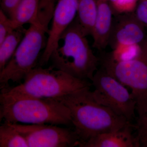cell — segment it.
Returning a JSON list of instances; mask_svg holds the SVG:
<instances>
[{
  "mask_svg": "<svg viewBox=\"0 0 147 147\" xmlns=\"http://www.w3.org/2000/svg\"><path fill=\"white\" fill-rule=\"evenodd\" d=\"M86 36L75 18L61 36L50 58L51 66L70 76L92 81L99 67Z\"/></svg>",
  "mask_w": 147,
  "mask_h": 147,
  "instance_id": "obj_2",
  "label": "cell"
},
{
  "mask_svg": "<svg viewBox=\"0 0 147 147\" xmlns=\"http://www.w3.org/2000/svg\"><path fill=\"white\" fill-rule=\"evenodd\" d=\"M0 147H29L26 140L10 124L0 126Z\"/></svg>",
  "mask_w": 147,
  "mask_h": 147,
  "instance_id": "obj_16",
  "label": "cell"
},
{
  "mask_svg": "<svg viewBox=\"0 0 147 147\" xmlns=\"http://www.w3.org/2000/svg\"><path fill=\"white\" fill-rule=\"evenodd\" d=\"M21 0H1V9L10 18L13 16Z\"/></svg>",
  "mask_w": 147,
  "mask_h": 147,
  "instance_id": "obj_21",
  "label": "cell"
},
{
  "mask_svg": "<svg viewBox=\"0 0 147 147\" xmlns=\"http://www.w3.org/2000/svg\"><path fill=\"white\" fill-rule=\"evenodd\" d=\"M147 36L146 29L133 11L121 13L113 16L108 45L113 50L121 46L138 45Z\"/></svg>",
  "mask_w": 147,
  "mask_h": 147,
  "instance_id": "obj_10",
  "label": "cell"
},
{
  "mask_svg": "<svg viewBox=\"0 0 147 147\" xmlns=\"http://www.w3.org/2000/svg\"><path fill=\"white\" fill-rule=\"evenodd\" d=\"M15 29L12 20L0 9V43Z\"/></svg>",
  "mask_w": 147,
  "mask_h": 147,
  "instance_id": "obj_19",
  "label": "cell"
},
{
  "mask_svg": "<svg viewBox=\"0 0 147 147\" xmlns=\"http://www.w3.org/2000/svg\"><path fill=\"white\" fill-rule=\"evenodd\" d=\"M96 11V0H79L76 18L86 36L93 34Z\"/></svg>",
  "mask_w": 147,
  "mask_h": 147,
  "instance_id": "obj_13",
  "label": "cell"
},
{
  "mask_svg": "<svg viewBox=\"0 0 147 147\" xmlns=\"http://www.w3.org/2000/svg\"><path fill=\"white\" fill-rule=\"evenodd\" d=\"M134 125L129 123L116 131L96 135L79 145L80 147H140L132 134Z\"/></svg>",
  "mask_w": 147,
  "mask_h": 147,
  "instance_id": "obj_11",
  "label": "cell"
},
{
  "mask_svg": "<svg viewBox=\"0 0 147 147\" xmlns=\"http://www.w3.org/2000/svg\"><path fill=\"white\" fill-rule=\"evenodd\" d=\"M26 30L24 26L16 28L0 43V71L14 55Z\"/></svg>",
  "mask_w": 147,
  "mask_h": 147,
  "instance_id": "obj_14",
  "label": "cell"
},
{
  "mask_svg": "<svg viewBox=\"0 0 147 147\" xmlns=\"http://www.w3.org/2000/svg\"><path fill=\"white\" fill-rule=\"evenodd\" d=\"M96 18L92 36V47L101 52L108 45L113 13L109 0H96Z\"/></svg>",
  "mask_w": 147,
  "mask_h": 147,
  "instance_id": "obj_12",
  "label": "cell"
},
{
  "mask_svg": "<svg viewBox=\"0 0 147 147\" xmlns=\"http://www.w3.org/2000/svg\"><path fill=\"white\" fill-rule=\"evenodd\" d=\"M96 100L130 122L135 117L137 103L126 87L99 67L92 81Z\"/></svg>",
  "mask_w": 147,
  "mask_h": 147,
  "instance_id": "obj_7",
  "label": "cell"
},
{
  "mask_svg": "<svg viewBox=\"0 0 147 147\" xmlns=\"http://www.w3.org/2000/svg\"><path fill=\"white\" fill-rule=\"evenodd\" d=\"M98 57L99 67L131 90L138 115L147 113V36L130 59H117L103 51Z\"/></svg>",
  "mask_w": 147,
  "mask_h": 147,
  "instance_id": "obj_5",
  "label": "cell"
},
{
  "mask_svg": "<svg viewBox=\"0 0 147 147\" xmlns=\"http://www.w3.org/2000/svg\"><path fill=\"white\" fill-rule=\"evenodd\" d=\"M30 24L16 52L3 69L6 78L13 82H21L36 67L40 52L47 44L49 26L36 19Z\"/></svg>",
  "mask_w": 147,
  "mask_h": 147,
  "instance_id": "obj_6",
  "label": "cell"
},
{
  "mask_svg": "<svg viewBox=\"0 0 147 147\" xmlns=\"http://www.w3.org/2000/svg\"><path fill=\"white\" fill-rule=\"evenodd\" d=\"M9 124L25 138L29 147H72L80 144V139L74 129L47 124Z\"/></svg>",
  "mask_w": 147,
  "mask_h": 147,
  "instance_id": "obj_8",
  "label": "cell"
},
{
  "mask_svg": "<svg viewBox=\"0 0 147 147\" xmlns=\"http://www.w3.org/2000/svg\"><path fill=\"white\" fill-rule=\"evenodd\" d=\"M113 16L121 13L133 12L139 0H109Z\"/></svg>",
  "mask_w": 147,
  "mask_h": 147,
  "instance_id": "obj_17",
  "label": "cell"
},
{
  "mask_svg": "<svg viewBox=\"0 0 147 147\" xmlns=\"http://www.w3.org/2000/svg\"><path fill=\"white\" fill-rule=\"evenodd\" d=\"M0 119L4 123L72 125L68 108L55 98H0Z\"/></svg>",
  "mask_w": 147,
  "mask_h": 147,
  "instance_id": "obj_4",
  "label": "cell"
},
{
  "mask_svg": "<svg viewBox=\"0 0 147 147\" xmlns=\"http://www.w3.org/2000/svg\"><path fill=\"white\" fill-rule=\"evenodd\" d=\"M40 0H21V2L11 19L14 27L24 26L30 24L36 16Z\"/></svg>",
  "mask_w": 147,
  "mask_h": 147,
  "instance_id": "obj_15",
  "label": "cell"
},
{
  "mask_svg": "<svg viewBox=\"0 0 147 147\" xmlns=\"http://www.w3.org/2000/svg\"><path fill=\"white\" fill-rule=\"evenodd\" d=\"M90 88L56 98L70 111L72 125L80 139L79 145L96 135L116 131L130 123L97 102Z\"/></svg>",
  "mask_w": 147,
  "mask_h": 147,
  "instance_id": "obj_1",
  "label": "cell"
},
{
  "mask_svg": "<svg viewBox=\"0 0 147 147\" xmlns=\"http://www.w3.org/2000/svg\"><path fill=\"white\" fill-rule=\"evenodd\" d=\"M79 0H58L47 36V44L38 62L43 67L49 62L50 56L57 45L63 32L74 21L78 11Z\"/></svg>",
  "mask_w": 147,
  "mask_h": 147,
  "instance_id": "obj_9",
  "label": "cell"
},
{
  "mask_svg": "<svg viewBox=\"0 0 147 147\" xmlns=\"http://www.w3.org/2000/svg\"><path fill=\"white\" fill-rule=\"evenodd\" d=\"M92 86L88 80L75 78L51 66L45 68L36 66L27 74L23 83L1 90L0 98L56 99Z\"/></svg>",
  "mask_w": 147,
  "mask_h": 147,
  "instance_id": "obj_3",
  "label": "cell"
},
{
  "mask_svg": "<svg viewBox=\"0 0 147 147\" xmlns=\"http://www.w3.org/2000/svg\"><path fill=\"white\" fill-rule=\"evenodd\" d=\"M133 12L138 21L147 30V0H139Z\"/></svg>",
  "mask_w": 147,
  "mask_h": 147,
  "instance_id": "obj_20",
  "label": "cell"
},
{
  "mask_svg": "<svg viewBox=\"0 0 147 147\" xmlns=\"http://www.w3.org/2000/svg\"><path fill=\"white\" fill-rule=\"evenodd\" d=\"M134 127L137 130L139 147H147V113L138 115Z\"/></svg>",
  "mask_w": 147,
  "mask_h": 147,
  "instance_id": "obj_18",
  "label": "cell"
}]
</instances>
